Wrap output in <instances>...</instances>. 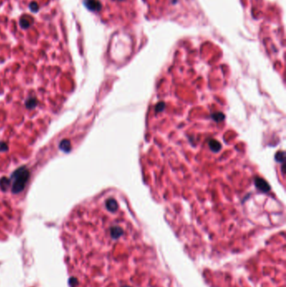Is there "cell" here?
I'll return each mask as SVG.
<instances>
[{
	"label": "cell",
	"mask_w": 286,
	"mask_h": 287,
	"mask_svg": "<svg viewBox=\"0 0 286 287\" xmlns=\"http://www.w3.org/2000/svg\"><path fill=\"white\" fill-rule=\"evenodd\" d=\"M85 6L92 11H97L101 8V4L97 0H84Z\"/></svg>",
	"instance_id": "6da1fadb"
},
{
	"label": "cell",
	"mask_w": 286,
	"mask_h": 287,
	"mask_svg": "<svg viewBox=\"0 0 286 287\" xmlns=\"http://www.w3.org/2000/svg\"><path fill=\"white\" fill-rule=\"evenodd\" d=\"M255 185L262 192H268L269 189H270V187L268 185V183L263 179H262V178H257L256 179Z\"/></svg>",
	"instance_id": "7a4b0ae2"
},
{
	"label": "cell",
	"mask_w": 286,
	"mask_h": 287,
	"mask_svg": "<svg viewBox=\"0 0 286 287\" xmlns=\"http://www.w3.org/2000/svg\"><path fill=\"white\" fill-rule=\"evenodd\" d=\"M123 229L118 228V227H113V228H112V229H111V236L113 238H115V239L118 238L119 237L123 234Z\"/></svg>",
	"instance_id": "3957f363"
},
{
	"label": "cell",
	"mask_w": 286,
	"mask_h": 287,
	"mask_svg": "<svg viewBox=\"0 0 286 287\" xmlns=\"http://www.w3.org/2000/svg\"><path fill=\"white\" fill-rule=\"evenodd\" d=\"M19 25L23 29H28L31 25V21L28 19L27 17H23L19 21Z\"/></svg>",
	"instance_id": "277c9868"
},
{
	"label": "cell",
	"mask_w": 286,
	"mask_h": 287,
	"mask_svg": "<svg viewBox=\"0 0 286 287\" xmlns=\"http://www.w3.org/2000/svg\"><path fill=\"white\" fill-rule=\"evenodd\" d=\"M209 145H210L211 149L212 150H214V151H218L219 150H220V148H221V144H220V143L217 142V140H214V139L211 140Z\"/></svg>",
	"instance_id": "5b68a950"
},
{
	"label": "cell",
	"mask_w": 286,
	"mask_h": 287,
	"mask_svg": "<svg viewBox=\"0 0 286 287\" xmlns=\"http://www.w3.org/2000/svg\"><path fill=\"white\" fill-rule=\"evenodd\" d=\"M69 284L71 287H76L78 285V279L75 277H71L69 279Z\"/></svg>",
	"instance_id": "8992f818"
},
{
	"label": "cell",
	"mask_w": 286,
	"mask_h": 287,
	"mask_svg": "<svg viewBox=\"0 0 286 287\" xmlns=\"http://www.w3.org/2000/svg\"><path fill=\"white\" fill-rule=\"evenodd\" d=\"M29 9H31L33 12H37V11L39 10V6H38L37 3H35V2L30 3V4H29Z\"/></svg>",
	"instance_id": "52a82bcc"
},
{
	"label": "cell",
	"mask_w": 286,
	"mask_h": 287,
	"mask_svg": "<svg viewBox=\"0 0 286 287\" xmlns=\"http://www.w3.org/2000/svg\"><path fill=\"white\" fill-rule=\"evenodd\" d=\"M123 287H129V286H123Z\"/></svg>",
	"instance_id": "ba28073f"
}]
</instances>
